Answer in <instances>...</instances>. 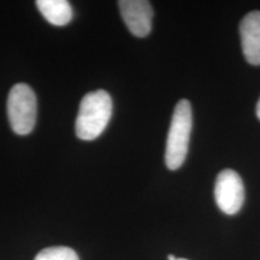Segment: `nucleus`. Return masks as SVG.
Here are the masks:
<instances>
[{
	"mask_svg": "<svg viewBox=\"0 0 260 260\" xmlns=\"http://www.w3.org/2000/svg\"><path fill=\"white\" fill-rule=\"evenodd\" d=\"M112 116V99L105 90L90 92L81 100L75 130L77 138L92 141L102 135Z\"/></svg>",
	"mask_w": 260,
	"mask_h": 260,
	"instance_id": "f257e3e1",
	"label": "nucleus"
},
{
	"mask_svg": "<svg viewBox=\"0 0 260 260\" xmlns=\"http://www.w3.org/2000/svg\"><path fill=\"white\" fill-rule=\"evenodd\" d=\"M191 126L193 115L190 103L187 99H182L175 107L167 140L165 162L170 170H177L186 160Z\"/></svg>",
	"mask_w": 260,
	"mask_h": 260,
	"instance_id": "f03ea898",
	"label": "nucleus"
},
{
	"mask_svg": "<svg viewBox=\"0 0 260 260\" xmlns=\"http://www.w3.org/2000/svg\"><path fill=\"white\" fill-rule=\"evenodd\" d=\"M38 103L34 90L28 84L17 83L10 90L8 116L10 125L16 134L27 135L37 123Z\"/></svg>",
	"mask_w": 260,
	"mask_h": 260,
	"instance_id": "7ed1b4c3",
	"label": "nucleus"
},
{
	"mask_svg": "<svg viewBox=\"0 0 260 260\" xmlns=\"http://www.w3.org/2000/svg\"><path fill=\"white\" fill-rule=\"evenodd\" d=\"M214 199L219 210L229 216L241 210L245 201V187L236 171L225 169L219 172L214 184Z\"/></svg>",
	"mask_w": 260,
	"mask_h": 260,
	"instance_id": "20e7f679",
	"label": "nucleus"
},
{
	"mask_svg": "<svg viewBox=\"0 0 260 260\" xmlns=\"http://www.w3.org/2000/svg\"><path fill=\"white\" fill-rule=\"evenodd\" d=\"M123 21L133 35L147 37L152 29L153 9L147 0H121L118 2Z\"/></svg>",
	"mask_w": 260,
	"mask_h": 260,
	"instance_id": "39448f33",
	"label": "nucleus"
},
{
	"mask_svg": "<svg viewBox=\"0 0 260 260\" xmlns=\"http://www.w3.org/2000/svg\"><path fill=\"white\" fill-rule=\"evenodd\" d=\"M242 51L249 64L260 65V11H253L243 17L240 24Z\"/></svg>",
	"mask_w": 260,
	"mask_h": 260,
	"instance_id": "423d86ee",
	"label": "nucleus"
},
{
	"mask_svg": "<svg viewBox=\"0 0 260 260\" xmlns=\"http://www.w3.org/2000/svg\"><path fill=\"white\" fill-rule=\"evenodd\" d=\"M37 6L45 19L53 25H65L73 18V9L67 0H38Z\"/></svg>",
	"mask_w": 260,
	"mask_h": 260,
	"instance_id": "0eeeda50",
	"label": "nucleus"
},
{
	"mask_svg": "<svg viewBox=\"0 0 260 260\" xmlns=\"http://www.w3.org/2000/svg\"><path fill=\"white\" fill-rule=\"evenodd\" d=\"M34 260H80L74 249L64 246H54L42 249Z\"/></svg>",
	"mask_w": 260,
	"mask_h": 260,
	"instance_id": "6e6552de",
	"label": "nucleus"
},
{
	"mask_svg": "<svg viewBox=\"0 0 260 260\" xmlns=\"http://www.w3.org/2000/svg\"><path fill=\"white\" fill-rule=\"evenodd\" d=\"M256 116H258V118L260 119V99L258 104H256Z\"/></svg>",
	"mask_w": 260,
	"mask_h": 260,
	"instance_id": "1a4fd4ad",
	"label": "nucleus"
},
{
	"mask_svg": "<svg viewBox=\"0 0 260 260\" xmlns=\"http://www.w3.org/2000/svg\"><path fill=\"white\" fill-rule=\"evenodd\" d=\"M168 259H169V260H177L176 256L172 255V254H169V255H168Z\"/></svg>",
	"mask_w": 260,
	"mask_h": 260,
	"instance_id": "9d476101",
	"label": "nucleus"
},
{
	"mask_svg": "<svg viewBox=\"0 0 260 260\" xmlns=\"http://www.w3.org/2000/svg\"><path fill=\"white\" fill-rule=\"evenodd\" d=\"M177 260H188V259H184V258H177Z\"/></svg>",
	"mask_w": 260,
	"mask_h": 260,
	"instance_id": "9b49d317",
	"label": "nucleus"
}]
</instances>
